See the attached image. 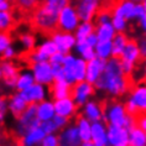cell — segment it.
I'll return each instance as SVG.
<instances>
[{"label":"cell","mask_w":146,"mask_h":146,"mask_svg":"<svg viewBox=\"0 0 146 146\" xmlns=\"http://www.w3.org/2000/svg\"><path fill=\"white\" fill-rule=\"evenodd\" d=\"M111 52V42L110 41H102L97 43V53L100 58H107Z\"/></svg>","instance_id":"obj_29"},{"label":"cell","mask_w":146,"mask_h":146,"mask_svg":"<svg viewBox=\"0 0 146 146\" xmlns=\"http://www.w3.org/2000/svg\"><path fill=\"white\" fill-rule=\"evenodd\" d=\"M34 78L38 83H45V84H51L53 81L52 71H51V64L46 61H40L34 64Z\"/></svg>","instance_id":"obj_7"},{"label":"cell","mask_w":146,"mask_h":146,"mask_svg":"<svg viewBox=\"0 0 146 146\" xmlns=\"http://www.w3.org/2000/svg\"><path fill=\"white\" fill-rule=\"evenodd\" d=\"M26 108H27V103L24 100V98L20 94H16V96L13 97L11 102H10V109H11L13 114L15 115V118L19 119L20 115L25 111Z\"/></svg>","instance_id":"obj_22"},{"label":"cell","mask_w":146,"mask_h":146,"mask_svg":"<svg viewBox=\"0 0 146 146\" xmlns=\"http://www.w3.org/2000/svg\"><path fill=\"white\" fill-rule=\"evenodd\" d=\"M21 67L14 62H5L1 64V76L4 82L10 87L16 86L17 78H19V69Z\"/></svg>","instance_id":"obj_9"},{"label":"cell","mask_w":146,"mask_h":146,"mask_svg":"<svg viewBox=\"0 0 146 146\" xmlns=\"http://www.w3.org/2000/svg\"><path fill=\"white\" fill-rule=\"evenodd\" d=\"M93 93H94V87L92 86V83L78 81L76 84L71 86V96H69V98L73 102H76L77 108H79L81 105L86 103L87 98L92 96Z\"/></svg>","instance_id":"obj_5"},{"label":"cell","mask_w":146,"mask_h":146,"mask_svg":"<svg viewBox=\"0 0 146 146\" xmlns=\"http://www.w3.org/2000/svg\"><path fill=\"white\" fill-rule=\"evenodd\" d=\"M77 24H78V15L72 6L67 5L60 10L57 20L58 32H71L72 30H74L77 27Z\"/></svg>","instance_id":"obj_4"},{"label":"cell","mask_w":146,"mask_h":146,"mask_svg":"<svg viewBox=\"0 0 146 146\" xmlns=\"http://www.w3.org/2000/svg\"><path fill=\"white\" fill-rule=\"evenodd\" d=\"M51 71L54 81H64V72L63 67L60 63H51Z\"/></svg>","instance_id":"obj_32"},{"label":"cell","mask_w":146,"mask_h":146,"mask_svg":"<svg viewBox=\"0 0 146 146\" xmlns=\"http://www.w3.org/2000/svg\"><path fill=\"white\" fill-rule=\"evenodd\" d=\"M68 121V118H66V116H62V115H57L53 118V123L56 124L57 127H63L66 124Z\"/></svg>","instance_id":"obj_37"},{"label":"cell","mask_w":146,"mask_h":146,"mask_svg":"<svg viewBox=\"0 0 146 146\" xmlns=\"http://www.w3.org/2000/svg\"><path fill=\"white\" fill-rule=\"evenodd\" d=\"M20 96L24 98V100L26 103L31 104L35 103V102L42 100L43 97H45V90H43V87L40 84H31L26 89H24Z\"/></svg>","instance_id":"obj_14"},{"label":"cell","mask_w":146,"mask_h":146,"mask_svg":"<svg viewBox=\"0 0 146 146\" xmlns=\"http://www.w3.org/2000/svg\"><path fill=\"white\" fill-rule=\"evenodd\" d=\"M5 111H6V97L0 96V120L4 118Z\"/></svg>","instance_id":"obj_38"},{"label":"cell","mask_w":146,"mask_h":146,"mask_svg":"<svg viewBox=\"0 0 146 146\" xmlns=\"http://www.w3.org/2000/svg\"><path fill=\"white\" fill-rule=\"evenodd\" d=\"M97 41H98V40H97V35H94V32H93V34H90L88 37L86 38V42L88 43L90 47H93L94 45H97Z\"/></svg>","instance_id":"obj_41"},{"label":"cell","mask_w":146,"mask_h":146,"mask_svg":"<svg viewBox=\"0 0 146 146\" xmlns=\"http://www.w3.org/2000/svg\"><path fill=\"white\" fill-rule=\"evenodd\" d=\"M36 114H37V118L40 120H48L51 118H53V114H54L53 104L48 103V102L40 104L37 107V110H36Z\"/></svg>","instance_id":"obj_26"},{"label":"cell","mask_w":146,"mask_h":146,"mask_svg":"<svg viewBox=\"0 0 146 146\" xmlns=\"http://www.w3.org/2000/svg\"><path fill=\"white\" fill-rule=\"evenodd\" d=\"M125 21L120 16H113V27H115L118 31H123L125 29Z\"/></svg>","instance_id":"obj_34"},{"label":"cell","mask_w":146,"mask_h":146,"mask_svg":"<svg viewBox=\"0 0 146 146\" xmlns=\"http://www.w3.org/2000/svg\"><path fill=\"white\" fill-rule=\"evenodd\" d=\"M144 56H140V48H139V43L135 38L133 37H127L126 43L124 46V48L121 51V54H120V61L124 62H129V63H135L139 58H141ZM145 58V57H144Z\"/></svg>","instance_id":"obj_6"},{"label":"cell","mask_w":146,"mask_h":146,"mask_svg":"<svg viewBox=\"0 0 146 146\" xmlns=\"http://www.w3.org/2000/svg\"><path fill=\"white\" fill-rule=\"evenodd\" d=\"M41 127H42V130L45 131V134L46 133L47 134H51V133H53V131L57 129V126H56V124L53 123V120L51 121L50 119L48 120H45V123L41 125Z\"/></svg>","instance_id":"obj_35"},{"label":"cell","mask_w":146,"mask_h":146,"mask_svg":"<svg viewBox=\"0 0 146 146\" xmlns=\"http://www.w3.org/2000/svg\"><path fill=\"white\" fill-rule=\"evenodd\" d=\"M126 40H127V35L124 34L123 31H119L115 35L114 41L111 43V54L114 58H120V54H121V51L126 43Z\"/></svg>","instance_id":"obj_21"},{"label":"cell","mask_w":146,"mask_h":146,"mask_svg":"<svg viewBox=\"0 0 146 146\" xmlns=\"http://www.w3.org/2000/svg\"><path fill=\"white\" fill-rule=\"evenodd\" d=\"M109 141L113 145L116 144H127L129 140V131L124 127L114 126V125H108V136Z\"/></svg>","instance_id":"obj_13"},{"label":"cell","mask_w":146,"mask_h":146,"mask_svg":"<svg viewBox=\"0 0 146 146\" xmlns=\"http://www.w3.org/2000/svg\"><path fill=\"white\" fill-rule=\"evenodd\" d=\"M78 51L82 53V56L86 58V60H92V58L94 57V52L92 50V47H90L88 43L86 42V40H83V41H78Z\"/></svg>","instance_id":"obj_30"},{"label":"cell","mask_w":146,"mask_h":146,"mask_svg":"<svg viewBox=\"0 0 146 146\" xmlns=\"http://www.w3.org/2000/svg\"><path fill=\"white\" fill-rule=\"evenodd\" d=\"M94 30H96V26L90 21H84V24H82L77 30V40L78 41L86 40L90 34H93Z\"/></svg>","instance_id":"obj_28"},{"label":"cell","mask_w":146,"mask_h":146,"mask_svg":"<svg viewBox=\"0 0 146 146\" xmlns=\"http://www.w3.org/2000/svg\"><path fill=\"white\" fill-rule=\"evenodd\" d=\"M96 87L99 89L107 90L109 94L114 97H123L130 94L135 87V83L131 78L124 77L119 58L113 57L108 63H105L103 71L98 76Z\"/></svg>","instance_id":"obj_1"},{"label":"cell","mask_w":146,"mask_h":146,"mask_svg":"<svg viewBox=\"0 0 146 146\" xmlns=\"http://www.w3.org/2000/svg\"><path fill=\"white\" fill-rule=\"evenodd\" d=\"M105 60L104 58H100V57H93L92 60H89V63L88 66H86V77H87V81L89 83H94L97 81L98 76L100 74V72L103 71L104 66H105Z\"/></svg>","instance_id":"obj_10"},{"label":"cell","mask_w":146,"mask_h":146,"mask_svg":"<svg viewBox=\"0 0 146 146\" xmlns=\"http://www.w3.org/2000/svg\"><path fill=\"white\" fill-rule=\"evenodd\" d=\"M130 94H131L130 100L135 104V107L139 108L140 110H145V108H146V89H145L144 83H141V86L137 84Z\"/></svg>","instance_id":"obj_17"},{"label":"cell","mask_w":146,"mask_h":146,"mask_svg":"<svg viewBox=\"0 0 146 146\" xmlns=\"http://www.w3.org/2000/svg\"><path fill=\"white\" fill-rule=\"evenodd\" d=\"M57 137L52 136V135H48L42 139V146H57Z\"/></svg>","instance_id":"obj_36"},{"label":"cell","mask_w":146,"mask_h":146,"mask_svg":"<svg viewBox=\"0 0 146 146\" xmlns=\"http://www.w3.org/2000/svg\"><path fill=\"white\" fill-rule=\"evenodd\" d=\"M83 146H94V144H92V142H89V141H84Z\"/></svg>","instance_id":"obj_43"},{"label":"cell","mask_w":146,"mask_h":146,"mask_svg":"<svg viewBox=\"0 0 146 146\" xmlns=\"http://www.w3.org/2000/svg\"><path fill=\"white\" fill-rule=\"evenodd\" d=\"M134 1H139V3H140V1H141V3H144V1H145V0H134Z\"/></svg>","instance_id":"obj_45"},{"label":"cell","mask_w":146,"mask_h":146,"mask_svg":"<svg viewBox=\"0 0 146 146\" xmlns=\"http://www.w3.org/2000/svg\"><path fill=\"white\" fill-rule=\"evenodd\" d=\"M36 110H37V105H35V103H31L20 115L19 136H25L30 130L40 126V119L37 118Z\"/></svg>","instance_id":"obj_3"},{"label":"cell","mask_w":146,"mask_h":146,"mask_svg":"<svg viewBox=\"0 0 146 146\" xmlns=\"http://www.w3.org/2000/svg\"><path fill=\"white\" fill-rule=\"evenodd\" d=\"M0 78H1V64H0Z\"/></svg>","instance_id":"obj_46"},{"label":"cell","mask_w":146,"mask_h":146,"mask_svg":"<svg viewBox=\"0 0 146 146\" xmlns=\"http://www.w3.org/2000/svg\"><path fill=\"white\" fill-rule=\"evenodd\" d=\"M34 81H35V78L32 77L31 74L19 76V78H17V82H16V87L20 90H24V89H26L27 87H30L31 84H34Z\"/></svg>","instance_id":"obj_31"},{"label":"cell","mask_w":146,"mask_h":146,"mask_svg":"<svg viewBox=\"0 0 146 146\" xmlns=\"http://www.w3.org/2000/svg\"><path fill=\"white\" fill-rule=\"evenodd\" d=\"M50 93L53 96L54 99L69 98L71 96V84L66 81H56L50 84Z\"/></svg>","instance_id":"obj_15"},{"label":"cell","mask_w":146,"mask_h":146,"mask_svg":"<svg viewBox=\"0 0 146 146\" xmlns=\"http://www.w3.org/2000/svg\"><path fill=\"white\" fill-rule=\"evenodd\" d=\"M84 114L87 115V118L93 120V121L100 120L102 119V109H100L99 103H93V102L88 103L86 105Z\"/></svg>","instance_id":"obj_27"},{"label":"cell","mask_w":146,"mask_h":146,"mask_svg":"<svg viewBox=\"0 0 146 146\" xmlns=\"http://www.w3.org/2000/svg\"><path fill=\"white\" fill-rule=\"evenodd\" d=\"M98 1L99 0H82L79 4L76 5L73 9L77 13L78 19H82L83 21H92L98 6Z\"/></svg>","instance_id":"obj_8"},{"label":"cell","mask_w":146,"mask_h":146,"mask_svg":"<svg viewBox=\"0 0 146 146\" xmlns=\"http://www.w3.org/2000/svg\"><path fill=\"white\" fill-rule=\"evenodd\" d=\"M90 136L93 137L94 146H105L107 145V135H105L104 126L99 123H94L90 127Z\"/></svg>","instance_id":"obj_19"},{"label":"cell","mask_w":146,"mask_h":146,"mask_svg":"<svg viewBox=\"0 0 146 146\" xmlns=\"http://www.w3.org/2000/svg\"><path fill=\"white\" fill-rule=\"evenodd\" d=\"M54 111L57 113V115H62L66 116V118H69L77 110V105L74 104L71 98H62V99H57V102L53 105Z\"/></svg>","instance_id":"obj_11"},{"label":"cell","mask_w":146,"mask_h":146,"mask_svg":"<svg viewBox=\"0 0 146 146\" xmlns=\"http://www.w3.org/2000/svg\"><path fill=\"white\" fill-rule=\"evenodd\" d=\"M77 124H78V134L79 137L83 141H89L90 140V125L88 123V120L86 118H83V115L77 116Z\"/></svg>","instance_id":"obj_24"},{"label":"cell","mask_w":146,"mask_h":146,"mask_svg":"<svg viewBox=\"0 0 146 146\" xmlns=\"http://www.w3.org/2000/svg\"><path fill=\"white\" fill-rule=\"evenodd\" d=\"M98 35H97V40L99 42L102 41H110V38L114 36V27L111 26L109 23H104L99 25L97 27Z\"/></svg>","instance_id":"obj_25"},{"label":"cell","mask_w":146,"mask_h":146,"mask_svg":"<svg viewBox=\"0 0 146 146\" xmlns=\"http://www.w3.org/2000/svg\"><path fill=\"white\" fill-rule=\"evenodd\" d=\"M43 137H45V131L40 126H37V127H35V129L30 130L25 136H23V146L36 145V144H38Z\"/></svg>","instance_id":"obj_20"},{"label":"cell","mask_w":146,"mask_h":146,"mask_svg":"<svg viewBox=\"0 0 146 146\" xmlns=\"http://www.w3.org/2000/svg\"><path fill=\"white\" fill-rule=\"evenodd\" d=\"M53 42L57 47V51L61 52L62 54L67 53L69 48L74 45V37L69 34V32H57L56 35H53Z\"/></svg>","instance_id":"obj_12"},{"label":"cell","mask_w":146,"mask_h":146,"mask_svg":"<svg viewBox=\"0 0 146 146\" xmlns=\"http://www.w3.org/2000/svg\"><path fill=\"white\" fill-rule=\"evenodd\" d=\"M14 56V50L11 47H6V48L3 51V60H10Z\"/></svg>","instance_id":"obj_40"},{"label":"cell","mask_w":146,"mask_h":146,"mask_svg":"<svg viewBox=\"0 0 146 146\" xmlns=\"http://www.w3.org/2000/svg\"><path fill=\"white\" fill-rule=\"evenodd\" d=\"M11 32H0V52H3L11 43Z\"/></svg>","instance_id":"obj_33"},{"label":"cell","mask_w":146,"mask_h":146,"mask_svg":"<svg viewBox=\"0 0 146 146\" xmlns=\"http://www.w3.org/2000/svg\"><path fill=\"white\" fill-rule=\"evenodd\" d=\"M50 60H51V63H62L63 62V54H62L61 52H54L52 56L50 57Z\"/></svg>","instance_id":"obj_39"},{"label":"cell","mask_w":146,"mask_h":146,"mask_svg":"<svg viewBox=\"0 0 146 146\" xmlns=\"http://www.w3.org/2000/svg\"><path fill=\"white\" fill-rule=\"evenodd\" d=\"M63 72L64 81L68 83L83 81L86 78V63L84 61L76 60L72 56L63 57Z\"/></svg>","instance_id":"obj_2"},{"label":"cell","mask_w":146,"mask_h":146,"mask_svg":"<svg viewBox=\"0 0 146 146\" xmlns=\"http://www.w3.org/2000/svg\"><path fill=\"white\" fill-rule=\"evenodd\" d=\"M81 144V137H79L78 130L76 127L68 129L61 135L60 145L61 146H78Z\"/></svg>","instance_id":"obj_18"},{"label":"cell","mask_w":146,"mask_h":146,"mask_svg":"<svg viewBox=\"0 0 146 146\" xmlns=\"http://www.w3.org/2000/svg\"><path fill=\"white\" fill-rule=\"evenodd\" d=\"M10 9V3L8 0H0V11Z\"/></svg>","instance_id":"obj_42"},{"label":"cell","mask_w":146,"mask_h":146,"mask_svg":"<svg viewBox=\"0 0 146 146\" xmlns=\"http://www.w3.org/2000/svg\"><path fill=\"white\" fill-rule=\"evenodd\" d=\"M19 25L20 24L15 20L10 11L6 10L0 11V32H14Z\"/></svg>","instance_id":"obj_16"},{"label":"cell","mask_w":146,"mask_h":146,"mask_svg":"<svg viewBox=\"0 0 146 146\" xmlns=\"http://www.w3.org/2000/svg\"><path fill=\"white\" fill-rule=\"evenodd\" d=\"M130 146H145L146 137L145 131L139 129V127H133L130 130V140H127Z\"/></svg>","instance_id":"obj_23"},{"label":"cell","mask_w":146,"mask_h":146,"mask_svg":"<svg viewBox=\"0 0 146 146\" xmlns=\"http://www.w3.org/2000/svg\"><path fill=\"white\" fill-rule=\"evenodd\" d=\"M114 146H126V144H116Z\"/></svg>","instance_id":"obj_44"}]
</instances>
